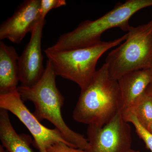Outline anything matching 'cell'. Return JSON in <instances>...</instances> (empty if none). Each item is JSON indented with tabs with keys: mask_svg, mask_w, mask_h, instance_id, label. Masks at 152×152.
I'll return each mask as SVG.
<instances>
[{
	"mask_svg": "<svg viewBox=\"0 0 152 152\" xmlns=\"http://www.w3.org/2000/svg\"><path fill=\"white\" fill-rule=\"evenodd\" d=\"M57 75L51 63L48 60L43 75L39 82L31 87L20 86L18 90L22 100L32 102L33 113L39 121L46 120L51 123L66 140L75 148L88 151L90 144L88 139L71 129L63 119L61 108L64 99L56 84Z\"/></svg>",
	"mask_w": 152,
	"mask_h": 152,
	"instance_id": "1",
	"label": "cell"
},
{
	"mask_svg": "<svg viewBox=\"0 0 152 152\" xmlns=\"http://www.w3.org/2000/svg\"><path fill=\"white\" fill-rule=\"evenodd\" d=\"M120 101L118 80L112 77L104 63L90 84L81 91L73 118L88 126H103L119 111Z\"/></svg>",
	"mask_w": 152,
	"mask_h": 152,
	"instance_id": "2",
	"label": "cell"
},
{
	"mask_svg": "<svg viewBox=\"0 0 152 152\" xmlns=\"http://www.w3.org/2000/svg\"><path fill=\"white\" fill-rule=\"evenodd\" d=\"M151 6L152 0H127L124 3H118L101 18L82 22L73 31L63 34L48 48L66 50L96 45L102 42L101 37L107 30L119 28L124 31H129L131 17L140 10Z\"/></svg>",
	"mask_w": 152,
	"mask_h": 152,
	"instance_id": "3",
	"label": "cell"
},
{
	"mask_svg": "<svg viewBox=\"0 0 152 152\" xmlns=\"http://www.w3.org/2000/svg\"><path fill=\"white\" fill-rule=\"evenodd\" d=\"M128 34L110 42H102L94 46L66 50L44 51L51 63L55 73L75 82L81 90L86 88L94 77L98 60L107 51L126 40Z\"/></svg>",
	"mask_w": 152,
	"mask_h": 152,
	"instance_id": "4",
	"label": "cell"
},
{
	"mask_svg": "<svg viewBox=\"0 0 152 152\" xmlns=\"http://www.w3.org/2000/svg\"><path fill=\"white\" fill-rule=\"evenodd\" d=\"M127 34L124 42L105 59L110 75L117 80L129 72L152 67V20L131 26Z\"/></svg>",
	"mask_w": 152,
	"mask_h": 152,
	"instance_id": "5",
	"label": "cell"
},
{
	"mask_svg": "<svg viewBox=\"0 0 152 152\" xmlns=\"http://www.w3.org/2000/svg\"><path fill=\"white\" fill-rule=\"evenodd\" d=\"M0 109L10 112L16 116L29 131L39 152H48V149L56 143L63 142L75 147L66 140L59 131L45 126L24 103L18 90L0 94Z\"/></svg>",
	"mask_w": 152,
	"mask_h": 152,
	"instance_id": "6",
	"label": "cell"
},
{
	"mask_svg": "<svg viewBox=\"0 0 152 152\" xmlns=\"http://www.w3.org/2000/svg\"><path fill=\"white\" fill-rule=\"evenodd\" d=\"M119 112L102 127L89 125L88 152H128L132 144V129Z\"/></svg>",
	"mask_w": 152,
	"mask_h": 152,
	"instance_id": "7",
	"label": "cell"
},
{
	"mask_svg": "<svg viewBox=\"0 0 152 152\" xmlns=\"http://www.w3.org/2000/svg\"><path fill=\"white\" fill-rule=\"evenodd\" d=\"M45 20L41 19L31 32V37L19 59V79L21 86L31 87L39 81L45 72L42 39Z\"/></svg>",
	"mask_w": 152,
	"mask_h": 152,
	"instance_id": "8",
	"label": "cell"
},
{
	"mask_svg": "<svg viewBox=\"0 0 152 152\" xmlns=\"http://www.w3.org/2000/svg\"><path fill=\"white\" fill-rule=\"evenodd\" d=\"M41 0L25 1L19 6L13 15L0 26V39H7L20 44L28 33L31 32L40 17Z\"/></svg>",
	"mask_w": 152,
	"mask_h": 152,
	"instance_id": "9",
	"label": "cell"
},
{
	"mask_svg": "<svg viewBox=\"0 0 152 152\" xmlns=\"http://www.w3.org/2000/svg\"><path fill=\"white\" fill-rule=\"evenodd\" d=\"M118 82L120 90L119 112L124 116L152 83V67L128 72Z\"/></svg>",
	"mask_w": 152,
	"mask_h": 152,
	"instance_id": "10",
	"label": "cell"
},
{
	"mask_svg": "<svg viewBox=\"0 0 152 152\" xmlns=\"http://www.w3.org/2000/svg\"><path fill=\"white\" fill-rule=\"evenodd\" d=\"M19 57L13 47L0 42V94L18 90Z\"/></svg>",
	"mask_w": 152,
	"mask_h": 152,
	"instance_id": "11",
	"label": "cell"
},
{
	"mask_svg": "<svg viewBox=\"0 0 152 152\" xmlns=\"http://www.w3.org/2000/svg\"><path fill=\"white\" fill-rule=\"evenodd\" d=\"M0 140L8 152H35L31 148L32 140L30 136L19 134L10 120L8 111L0 109Z\"/></svg>",
	"mask_w": 152,
	"mask_h": 152,
	"instance_id": "12",
	"label": "cell"
},
{
	"mask_svg": "<svg viewBox=\"0 0 152 152\" xmlns=\"http://www.w3.org/2000/svg\"><path fill=\"white\" fill-rule=\"evenodd\" d=\"M131 115L134 116L140 124L147 129L152 123V97L145 92L129 113L123 117L125 120Z\"/></svg>",
	"mask_w": 152,
	"mask_h": 152,
	"instance_id": "13",
	"label": "cell"
},
{
	"mask_svg": "<svg viewBox=\"0 0 152 152\" xmlns=\"http://www.w3.org/2000/svg\"><path fill=\"white\" fill-rule=\"evenodd\" d=\"M125 121L127 122L131 123L134 125L138 135L143 140L147 148L152 152V134L143 127L133 115L128 116Z\"/></svg>",
	"mask_w": 152,
	"mask_h": 152,
	"instance_id": "14",
	"label": "cell"
},
{
	"mask_svg": "<svg viewBox=\"0 0 152 152\" xmlns=\"http://www.w3.org/2000/svg\"><path fill=\"white\" fill-rule=\"evenodd\" d=\"M66 5L65 0H41L40 17L42 20H45L46 16L50 11Z\"/></svg>",
	"mask_w": 152,
	"mask_h": 152,
	"instance_id": "15",
	"label": "cell"
},
{
	"mask_svg": "<svg viewBox=\"0 0 152 152\" xmlns=\"http://www.w3.org/2000/svg\"><path fill=\"white\" fill-rule=\"evenodd\" d=\"M48 152H88L78 148H72L63 142L56 143L49 147Z\"/></svg>",
	"mask_w": 152,
	"mask_h": 152,
	"instance_id": "16",
	"label": "cell"
},
{
	"mask_svg": "<svg viewBox=\"0 0 152 152\" xmlns=\"http://www.w3.org/2000/svg\"><path fill=\"white\" fill-rule=\"evenodd\" d=\"M145 92L152 97V83H151L147 87V88L146 89L145 91Z\"/></svg>",
	"mask_w": 152,
	"mask_h": 152,
	"instance_id": "17",
	"label": "cell"
},
{
	"mask_svg": "<svg viewBox=\"0 0 152 152\" xmlns=\"http://www.w3.org/2000/svg\"><path fill=\"white\" fill-rule=\"evenodd\" d=\"M147 130L150 133L152 134V123L150 125V126H149L148 127V128Z\"/></svg>",
	"mask_w": 152,
	"mask_h": 152,
	"instance_id": "18",
	"label": "cell"
},
{
	"mask_svg": "<svg viewBox=\"0 0 152 152\" xmlns=\"http://www.w3.org/2000/svg\"><path fill=\"white\" fill-rule=\"evenodd\" d=\"M0 152H5L4 148L1 145H0Z\"/></svg>",
	"mask_w": 152,
	"mask_h": 152,
	"instance_id": "19",
	"label": "cell"
},
{
	"mask_svg": "<svg viewBox=\"0 0 152 152\" xmlns=\"http://www.w3.org/2000/svg\"><path fill=\"white\" fill-rule=\"evenodd\" d=\"M128 152H140V151H135V150L131 149Z\"/></svg>",
	"mask_w": 152,
	"mask_h": 152,
	"instance_id": "20",
	"label": "cell"
}]
</instances>
